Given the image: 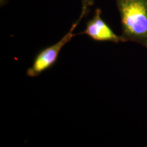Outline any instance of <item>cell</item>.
<instances>
[{
    "instance_id": "cell-1",
    "label": "cell",
    "mask_w": 147,
    "mask_h": 147,
    "mask_svg": "<svg viewBox=\"0 0 147 147\" xmlns=\"http://www.w3.org/2000/svg\"><path fill=\"white\" fill-rule=\"evenodd\" d=\"M121 16L123 42L147 49V0H115Z\"/></svg>"
},
{
    "instance_id": "cell-2",
    "label": "cell",
    "mask_w": 147,
    "mask_h": 147,
    "mask_svg": "<svg viewBox=\"0 0 147 147\" xmlns=\"http://www.w3.org/2000/svg\"><path fill=\"white\" fill-rule=\"evenodd\" d=\"M79 21L77 20V21L72 24L69 32L61 39L54 45L45 48L36 55L32 65L27 69V76L29 77L38 76L56 63L59 53L64 46L70 42V40L76 35L74 33V31Z\"/></svg>"
},
{
    "instance_id": "cell-3",
    "label": "cell",
    "mask_w": 147,
    "mask_h": 147,
    "mask_svg": "<svg viewBox=\"0 0 147 147\" xmlns=\"http://www.w3.org/2000/svg\"><path fill=\"white\" fill-rule=\"evenodd\" d=\"M80 34H85L97 42H111L119 43L123 42L121 36L113 32L102 17V10L97 8L93 18L87 22L86 28Z\"/></svg>"
},
{
    "instance_id": "cell-4",
    "label": "cell",
    "mask_w": 147,
    "mask_h": 147,
    "mask_svg": "<svg viewBox=\"0 0 147 147\" xmlns=\"http://www.w3.org/2000/svg\"><path fill=\"white\" fill-rule=\"evenodd\" d=\"M82 1V12L78 21L80 22L83 17H84L89 12V8L94 3V0H81Z\"/></svg>"
}]
</instances>
